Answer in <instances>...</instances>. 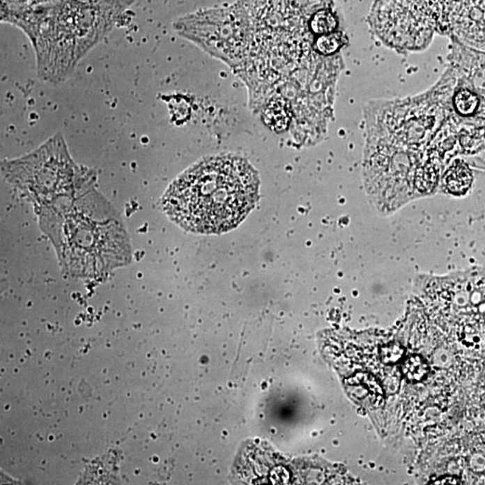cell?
I'll return each instance as SVG.
<instances>
[{"mask_svg":"<svg viewBox=\"0 0 485 485\" xmlns=\"http://www.w3.org/2000/svg\"><path fill=\"white\" fill-rule=\"evenodd\" d=\"M419 284V297L445 322L468 332L485 331V272L422 276Z\"/></svg>","mask_w":485,"mask_h":485,"instance_id":"3957f363","label":"cell"},{"mask_svg":"<svg viewBox=\"0 0 485 485\" xmlns=\"http://www.w3.org/2000/svg\"><path fill=\"white\" fill-rule=\"evenodd\" d=\"M453 110L461 116H471L478 111L480 99L468 88H459L454 92L452 98Z\"/></svg>","mask_w":485,"mask_h":485,"instance_id":"8992f818","label":"cell"},{"mask_svg":"<svg viewBox=\"0 0 485 485\" xmlns=\"http://www.w3.org/2000/svg\"><path fill=\"white\" fill-rule=\"evenodd\" d=\"M118 15L89 0H65L2 15V18L29 39L40 79L56 85L66 81L80 61L111 32Z\"/></svg>","mask_w":485,"mask_h":485,"instance_id":"7a4b0ae2","label":"cell"},{"mask_svg":"<svg viewBox=\"0 0 485 485\" xmlns=\"http://www.w3.org/2000/svg\"><path fill=\"white\" fill-rule=\"evenodd\" d=\"M472 176L470 169L463 161L454 162L445 172L443 187L450 194H464L470 188Z\"/></svg>","mask_w":485,"mask_h":485,"instance_id":"5b68a950","label":"cell"},{"mask_svg":"<svg viewBox=\"0 0 485 485\" xmlns=\"http://www.w3.org/2000/svg\"><path fill=\"white\" fill-rule=\"evenodd\" d=\"M256 170L244 158L219 155L196 164L167 192L164 209L183 229L220 234L236 228L256 205Z\"/></svg>","mask_w":485,"mask_h":485,"instance_id":"6da1fadb","label":"cell"},{"mask_svg":"<svg viewBox=\"0 0 485 485\" xmlns=\"http://www.w3.org/2000/svg\"><path fill=\"white\" fill-rule=\"evenodd\" d=\"M373 21L375 32L385 45L409 51L426 47L435 27L421 0H380L375 6Z\"/></svg>","mask_w":485,"mask_h":485,"instance_id":"277c9868","label":"cell"}]
</instances>
